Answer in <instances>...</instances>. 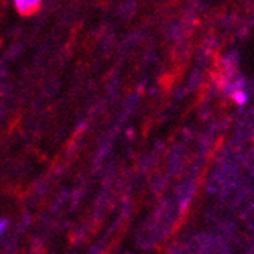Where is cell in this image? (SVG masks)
<instances>
[{
	"label": "cell",
	"instance_id": "1",
	"mask_svg": "<svg viewBox=\"0 0 254 254\" xmlns=\"http://www.w3.org/2000/svg\"><path fill=\"white\" fill-rule=\"evenodd\" d=\"M14 8L24 16H31L41 8L42 0H13Z\"/></svg>",
	"mask_w": 254,
	"mask_h": 254
},
{
	"label": "cell",
	"instance_id": "2",
	"mask_svg": "<svg viewBox=\"0 0 254 254\" xmlns=\"http://www.w3.org/2000/svg\"><path fill=\"white\" fill-rule=\"evenodd\" d=\"M231 97H233V100L237 103V105H245L247 102H248V94L242 89V87H239V89H236L233 94H231Z\"/></svg>",
	"mask_w": 254,
	"mask_h": 254
},
{
	"label": "cell",
	"instance_id": "3",
	"mask_svg": "<svg viewBox=\"0 0 254 254\" xmlns=\"http://www.w3.org/2000/svg\"><path fill=\"white\" fill-rule=\"evenodd\" d=\"M6 228H8V220H0V237H2L3 234H5V231H6Z\"/></svg>",
	"mask_w": 254,
	"mask_h": 254
}]
</instances>
